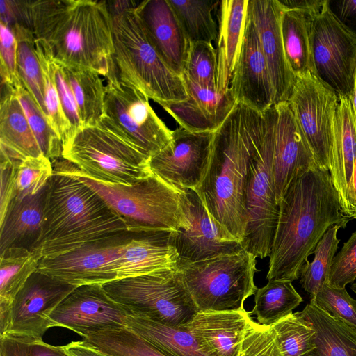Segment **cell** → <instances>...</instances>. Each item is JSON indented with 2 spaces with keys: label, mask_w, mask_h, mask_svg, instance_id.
Instances as JSON below:
<instances>
[{
  "label": "cell",
  "mask_w": 356,
  "mask_h": 356,
  "mask_svg": "<svg viewBox=\"0 0 356 356\" xmlns=\"http://www.w3.org/2000/svg\"><path fill=\"white\" fill-rule=\"evenodd\" d=\"M315 74L337 95L351 99L356 76V35L335 16L327 0L311 25Z\"/></svg>",
  "instance_id": "11"
},
{
  "label": "cell",
  "mask_w": 356,
  "mask_h": 356,
  "mask_svg": "<svg viewBox=\"0 0 356 356\" xmlns=\"http://www.w3.org/2000/svg\"><path fill=\"white\" fill-rule=\"evenodd\" d=\"M213 133L180 127L172 131L170 143L150 157L152 172L178 191H196L207 168Z\"/></svg>",
  "instance_id": "15"
},
{
  "label": "cell",
  "mask_w": 356,
  "mask_h": 356,
  "mask_svg": "<svg viewBox=\"0 0 356 356\" xmlns=\"http://www.w3.org/2000/svg\"><path fill=\"white\" fill-rule=\"evenodd\" d=\"M53 174V163L44 154L20 161L16 168L14 197L37 194L48 184Z\"/></svg>",
  "instance_id": "44"
},
{
  "label": "cell",
  "mask_w": 356,
  "mask_h": 356,
  "mask_svg": "<svg viewBox=\"0 0 356 356\" xmlns=\"http://www.w3.org/2000/svg\"><path fill=\"white\" fill-rule=\"evenodd\" d=\"M65 161L70 172L104 200L123 220L129 232H173L188 225L180 191L154 174L131 185L107 184L83 175Z\"/></svg>",
  "instance_id": "6"
},
{
  "label": "cell",
  "mask_w": 356,
  "mask_h": 356,
  "mask_svg": "<svg viewBox=\"0 0 356 356\" xmlns=\"http://www.w3.org/2000/svg\"><path fill=\"white\" fill-rule=\"evenodd\" d=\"M273 175L277 204L294 179L318 167L289 102L275 105Z\"/></svg>",
  "instance_id": "20"
},
{
  "label": "cell",
  "mask_w": 356,
  "mask_h": 356,
  "mask_svg": "<svg viewBox=\"0 0 356 356\" xmlns=\"http://www.w3.org/2000/svg\"><path fill=\"white\" fill-rule=\"evenodd\" d=\"M54 163L41 234L31 250L40 259L129 232L104 200L70 172L64 159Z\"/></svg>",
  "instance_id": "4"
},
{
  "label": "cell",
  "mask_w": 356,
  "mask_h": 356,
  "mask_svg": "<svg viewBox=\"0 0 356 356\" xmlns=\"http://www.w3.org/2000/svg\"><path fill=\"white\" fill-rule=\"evenodd\" d=\"M188 98L163 108L180 127L193 132H215L237 104L229 88L226 92L202 87L181 76Z\"/></svg>",
  "instance_id": "23"
},
{
  "label": "cell",
  "mask_w": 356,
  "mask_h": 356,
  "mask_svg": "<svg viewBox=\"0 0 356 356\" xmlns=\"http://www.w3.org/2000/svg\"><path fill=\"white\" fill-rule=\"evenodd\" d=\"M229 88L237 103L264 113L273 106V88L257 28L247 8L241 50Z\"/></svg>",
  "instance_id": "19"
},
{
  "label": "cell",
  "mask_w": 356,
  "mask_h": 356,
  "mask_svg": "<svg viewBox=\"0 0 356 356\" xmlns=\"http://www.w3.org/2000/svg\"><path fill=\"white\" fill-rule=\"evenodd\" d=\"M300 312L315 330L316 348L308 356H356V327L312 302Z\"/></svg>",
  "instance_id": "30"
},
{
  "label": "cell",
  "mask_w": 356,
  "mask_h": 356,
  "mask_svg": "<svg viewBox=\"0 0 356 356\" xmlns=\"http://www.w3.org/2000/svg\"><path fill=\"white\" fill-rule=\"evenodd\" d=\"M54 79L60 104L64 114L71 126L72 134L83 127V123L80 118L74 92L67 79L63 66L54 59Z\"/></svg>",
  "instance_id": "50"
},
{
  "label": "cell",
  "mask_w": 356,
  "mask_h": 356,
  "mask_svg": "<svg viewBox=\"0 0 356 356\" xmlns=\"http://www.w3.org/2000/svg\"><path fill=\"white\" fill-rule=\"evenodd\" d=\"M15 90L42 154L51 160L62 158L63 143L46 115L23 83Z\"/></svg>",
  "instance_id": "40"
},
{
  "label": "cell",
  "mask_w": 356,
  "mask_h": 356,
  "mask_svg": "<svg viewBox=\"0 0 356 356\" xmlns=\"http://www.w3.org/2000/svg\"><path fill=\"white\" fill-rule=\"evenodd\" d=\"M248 10L258 31L273 88V105L289 102L296 81L286 58L278 0H248Z\"/></svg>",
  "instance_id": "21"
},
{
  "label": "cell",
  "mask_w": 356,
  "mask_h": 356,
  "mask_svg": "<svg viewBox=\"0 0 356 356\" xmlns=\"http://www.w3.org/2000/svg\"><path fill=\"white\" fill-rule=\"evenodd\" d=\"M266 111L237 103L213 133L210 158L196 190L211 218L242 242L246 228L245 196L250 162L263 140Z\"/></svg>",
  "instance_id": "1"
},
{
  "label": "cell",
  "mask_w": 356,
  "mask_h": 356,
  "mask_svg": "<svg viewBox=\"0 0 356 356\" xmlns=\"http://www.w3.org/2000/svg\"><path fill=\"white\" fill-rule=\"evenodd\" d=\"M350 99H351V103H352L354 118H355V124H356V76H355L353 92V95H352V97Z\"/></svg>",
  "instance_id": "55"
},
{
  "label": "cell",
  "mask_w": 356,
  "mask_h": 356,
  "mask_svg": "<svg viewBox=\"0 0 356 356\" xmlns=\"http://www.w3.org/2000/svg\"><path fill=\"white\" fill-rule=\"evenodd\" d=\"M48 184L37 194L10 202L0 216V253L13 248L32 250L42 231Z\"/></svg>",
  "instance_id": "27"
},
{
  "label": "cell",
  "mask_w": 356,
  "mask_h": 356,
  "mask_svg": "<svg viewBox=\"0 0 356 356\" xmlns=\"http://www.w3.org/2000/svg\"><path fill=\"white\" fill-rule=\"evenodd\" d=\"M278 207L266 278L293 282L327 230L345 228L352 218L342 211L329 170L318 167L294 179Z\"/></svg>",
  "instance_id": "3"
},
{
  "label": "cell",
  "mask_w": 356,
  "mask_h": 356,
  "mask_svg": "<svg viewBox=\"0 0 356 356\" xmlns=\"http://www.w3.org/2000/svg\"><path fill=\"white\" fill-rule=\"evenodd\" d=\"M0 356H70L63 346L41 341L0 336Z\"/></svg>",
  "instance_id": "48"
},
{
  "label": "cell",
  "mask_w": 356,
  "mask_h": 356,
  "mask_svg": "<svg viewBox=\"0 0 356 356\" xmlns=\"http://www.w3.org/2000/svg\"><path fill=\"white\" fill-rule=\"evenodd\" d=\"M139 3L112 15L118 78L162 107L184 101L188 95L183 79L168 67L156 51L142 19Z\"/></svg>",
  "instance_id": "5"
},
{
  "label": "cell",
  "mask_w": 356,
  "mask_h": 356,
  "mask_svg": "<svg viewBox=\"0 0 356 356\" xmlns=\"http://www.w3.org/2000/svg\"><path fill=\"white\" fill-rule=\"evenodd\" d=\"M131 314L113 300L102 284L76 286L52 312V327L70 329L83 338L101 331L127 327Z\"/></svg>",
  "instance_id": "17"
},
{
  "label": "cell",
  "mask_w": 356,
  "mask_h": 356,
  "mask_svg": "<svg viewBox=\"0 0 356 356\" xmlns=\"http://www.w3.org/2000/svg\"><path fill=\"white\" fill-rule=\"evenodd\" d=\"M351 289L353 290V291L356 294V282L355 283H353L352 285H351Z\"/></svg>",
  "instance_id": "57"
},
{
  "label": "cell",
  "mask_w": 356,
  "mask_h": 356,
  "mask_svg": "<svg viewBox=\"0 0 356 356\" xmlns=\"http://www.w3.org/2000/svg\"><path fill=\"white\" fill-rule=\"evenodd\" d=\"M316 13L282 7V42L286 60L296 78L308 72L315 74L310 33L312 22Z\"/></svg>",
  "instance_id": "31"
},
{
  "label": "cell",
  "mask_w": 356,
  "mask_h": 356,
  "mask_svg": "<svg viewBox=\"0 0 356 356\" xmlns=\"http://www.w3.org/2000/svg\"><path fill=\"white\" fill-rule=\"evenodd\" d=\"M106 293L131 315L173 328L188 323L198 309L178 266L102 284Z\"/></svg>",
  "instance_id": "8"
},
{
  "label": "cell",
  "mask_w": 356,
  "mask_h": 356,
  "mask_svg": "<svg viewBox=\"0 0 356 356\" xmlns=\"http://www.w3.org/2000/svg\"><path fill=\"white\" fill-rule=\"evenodd\" d=\"M17 160L1 152V201L0 216L6 211L15 195V184Z\"/></svg>",
  "instance_id": "51"
},
{
  "label": "cell",
  "mask_w": 356,
  "mask_h": 356,
  "mask_svg": "<svg viewBox=\"0 0 356 356\" xmlns=\"http://www.w3.org/2000/svg\"><path fill=\"white\" fill-rule=\"evenodd\" d=\"M26 26L61 65L118 78L107 2L28 1Z\"/></svg>",
  "instance_id": "2"
},
{
  "label": "cell",
  "mask_w": 356,
  "mask_h": 356,
  "mask_svg": "<svg viewBox=\"0 0 356 356\" xmlns=\"http://www.w3.org/2000/svg\"><path fill=\"white\" fill-rule=\"evenodd\" d=\"M241 356H284L273 327L250 319L242 343Z\"/></svg>",
  "instance_id": "46"
},
{
  "label": "cell",
  "mask_w": 356,
  "mask_h": 356,
  "mask_svg": "<svg viewBox=\"0 0 356 356\" xmlns=\"http://www.w3.org/2000/svg\"><path fill=\"white\" fill-rule=\"evenodd\" d=\"M35 42L44 77V102L47 118L63 143L70 136L72 128L63 111L55 83L54 58L40 42L35 40Z\"/></svg>",
  "instance_id": "42"
},
{
  "label": "cell",
  "mask_w": 356,
  "mask_h": 356,
  "mask_svg": "<svg viewBox=\"0 0 356 356\" xmlns=\"http://www.w3.org/2000/svg\"><path fill=\"white\" fill-rule=\"evenodd\" d=\"M248 0H222L217 8V89L226 92L240 56Z\"/></svg>",
  "instance_id": "28"
},
{
  "label": "cell",
  "mask_w": 356,
  "mask_h": 356,
  "mask_svg": "<svg viewBox=\"0 0 356 356\" xmlns=\"http://www.w3.org/2000/svg\"><path fill=\"white\" fill-rule=\"evenodd\" d=\"M329 7L339 20L356 35V0H329Z\"/></svg>",
  "instance_id": "52"
},
{
  "label": "cell",
  "mask_w": 356,
  "mask_h": 356,
  "mask_svg": "<svg viewBox=\"0 0 356 356\" xmlns=\"http://www.w3.org/2000/svg\"><path fill=\"white\" fill-rule=\"evenodd\" d=\"M182 76L202 87L218 90L217 53L212 43L190 42Z\"/></svg>",
  "instance_id": "43"
},
{
  "label": "cell",
  "mask_w": 356,
  "mask_h": 356,
  "mask_svg": "<svg viewBox=\"0 0 356 356\" xmlns=\"http://www.w3.org/2000/svg\"><path fill=\"white\" fill-rule=\"evenodd\" d=\"M356 279V231L345 242L334 257L328 283L338 288H346Z\"/></svg>",
  "instance_id": "49"
},
{
  "label": "cell",
  "mask_w": 356,
  "mask_h": 356,
  "mask_svg": "<svg viewBox=\"0 0 356 356\" xmlns=\"http://www.w3.org/2000/svg\"><path fill=\"white\" fill-rule=\"evenodd\" d=\"M273 327L284 356H308L315 349V330L300 312L291 313Z\"/></svg>",
  "instance_id": "41"
},
{
  "label": "cell",
  "mask_w": 356,
  "mask_h": 356,
  "mask_svg": "<svg viewBox=\"0 0 356 356\" xmlns=\"http://www.w3.org/2000/svg\"><path fill=\"white\" fill-rule=\"evenodd\" d=\"M64 347L70 356H109L83 340L72 341Z\"/></svg>",
  "instance_id": "53"
},
{
  "label": "cell",
  "mask_w": 356,
  "mask_h": 356,
  "mask_svg": "<svg viewBox=\"0 0 356 356\" xmlns=\"http://www.w3.org/2000/svg\"><path fill=\"white\" fill-rule=\"evenodd\" d=\"M138 7L160 56L172 72L182 76L190 42L168 0H145Z\"/></svg>",
  "instance_id": "26"
},
{
  "label": "cell",
  "mask_w": 356,
  "mask_h": 356,
  "mask_svg": "<svg viewBox=\"0 0 356 356\" xmlns=\"http://www.w3.org/2000/svg\"><path fill=\"white\" fill-rule=\"evenodd\" d=\"M180 193L188 225L171 232L179 262L200 261L243 249L239 241L211 218L196 191Z\"/></svg>",
  "instance_id": "16"
},
{
  "label": "cell",
  "mask_w": 356,
  "mask_h": 356,
  "mask_svg": "<svg viewBox=\"0 0 356 356\" xmlns=\"http://www.w3.org/2000/svg\"><path fill=\"white\" fill-rule=\"evenodd\" d=\"M282 7L307 11L312 13L319 12L327 0H278Z\"/></svg>",
  "instance_id": "54"
},
{
  "label": "cell",
  "mask_w": 356,
  "mask_h": 356,
  "mask_svg": "<svg viewBox=\"0 0 356 356\" xmlns=\"http://www.w3.org/2000/svg\"><path fill=\"white\" fill-rule=\"evenodd\" d=\"M266 128L248 172L245 207L246 228L242 248L257 258L269 257L277 225L279 207L273 175V156L277 119L275 105L266 111Z\"/></svg>",
  "instance_id": "10"
},
{
  "label": "cell",
  "mask_w": 356,
  "mask_h": 356,
  "mask_svg": "<svg viewBox=\"0 0 356 356\" xmlns=\"http://www.w3.org/2000/svg\"><path fill=\"white\" fill-rule=\"evenodd\" d=\"M310 302L331 316L356 327V300L348 294L346 288L326 283L311 298Z\"/></svg>",
  "instance_id": "45"
},
{
  "label": "cell",
  "mask_w": 356,
  "mask_h": 356,
  "mask_svg": "<svg viewBox=\"0 0 356 356\" xmlns=\"http://www.w3.org/2000/svg\"><path fill=\"white\" fill-rule=\"evenodd\" d=\"M62 158L83 175L107 184L131 185L153 174L150 158L104 118L97 125L72 132L63 143Z\"/></svg>",
  "instance_id": "7"
},
{
  "label": "cell",
  "mask_w": 356,
  "mask_h": 356,
  "mask_svg": "<svg viewBox=\"0 0 356 356\" xmlns=\"http://www.w3.org/2000/svg\"><path fill=\"white\" fill-rule=\"evenodd\" d=\"M251 318L244 308L235 311L198 312L180 328L193 335L208 356H241Z\"/></svg>",
  "instance_id": "24"
},
{
  "label": "cell",
  "mask_w": 356,
  "mask_h": 356,
  "mask_svg": "<svg viewBox=\"0 0 356 356\" xmlns=\"http://www.w3.org/2000/svg\"><path fill=\"white\" fill-rule=\"evenodd\" d=\"M289 102L317 166L329 170L337 95L315 74L308 72L296 78Z\"/></svg>",
  "instance_id": "13"
},
{
  "label": "cell",
  "mask_w": 356,
  "mask_h": 356,
  "mask_svg": "<svg viewBox=\"0 0 356 356\" xmlns=\"http://www.w3.org/2000/svg\"><path fill=\"white\" fill-rule=\"evenodd\" d=\"M63 66L83 126L97 125L104 116L106 90L100 75L90 70Z\"/></svg>",
  "instance_id": "34"
},
{
  "label": "cell",
  "mask_w": 356,
  "mask_h": 356,
  "mask_svg": "<svg viewBox=\"0 0 356 356\" xmlns=\"http://www.w3.org/2000/svg\"><path fill=\"white\" fill-rule=\"evenodd\" d=\"M356 159V124L351 99L339 98L329 160V172L344 215L356 219L353 171Z\"/></svg>",
  "instance_id": "22"
},
{
  "label": "cell",
  "mask_w": 356,
  "mask_h": 356,
  "mask_svg": "<svg viewBox=\"0 0 356 356\" xmlns=\"http://www.w3.org/2000/svg\"><path fill=\"white\" fill-rule=\"evenodd\" d=\"M76 287L36 270L12 302L0 336L42 340L47 330L52 327L51 314Z\"/></svg>",
  "instance_id": "14"
},
{
  "label": "cell",
  "mask_w": 356,
  "mask_h": 356,
  "mask_svg": "<svg viewBox=\"0 0 356 356\" xmlns=\"http://www.w3.org/2000/svg\"><path fill=\"white\" fill-rule=\"evenodd\" d=\"M0 73L1 83L15 89L22 83L17 68V40L11 27L0 22Z\"/></svg>",
  "instance_id": "47"
},
{
  "label": "cell",
  "mask_w": 356,
  "mask_h": 356,
  "mask_svg": "<svg viewBox=\"0 0 356 356\" xmlns=\"http://www.w3.org/2000/svg\"><path fill=\"white\" fill-rule=\"evenodd\" d=\"M190 42H216L218 22L213 11L220 1L168 0Z\"/></svg>",
  "instance_id": "36"
},
{
  "label": "cell",
  "mask_w": 356,
  "mask_h": 356,
  "mask_svg": "<svg viewBox=\"0 0 356 356\" xmlns=\"http://www.w3.org/2000/svg\"><path fill=\"white\" fill-rule=\"evenodd\" d=\"M257 257L242 249L191 263L179 262L185 284L198 312L235 311L254 295Z\"/></svg>",
  "instance_id": "9"
},
{
  "label": "cell",
  "mask_w": 356,
  "mask_h": 356,
  "mask_svg": "<svg viewBox=\"0 0 356 356\" xmlns=\"http://www.w3.org/2000/svg\"><path fill=\"white\" fill-rule=\"evenodd\" d=\"M0 147L1 152L17 160L42 154L15 88L3 83L0 102Z\"/></svg>",
  "instance_id": "29"
},
{
  "label": "cell",
  "mask_w": 356,
  "mask_h": 356,
  "mask_svg": "<svg viewBox=\"0 0 356 356\" xmlns=\"http://www.w3.org/2000/svg\"><path fill=\"white\" fill-rule=\"evenodd\" d=\"M83 340L109 356H166L129 327L101 331Z\"/></svg>",
  "instance_id": "38"
},
{
  "label": "cell",
  "mask_w": 356,
  "mask_h": 356,
  "mask_svg": "<svg viewBox=\"0 0 356 356\" xmlns=\"http://www.w3.org/2000/svg\"><path fill=\"white\" fill-rule=\"evenodd\" d=\"M104 118L127 140L149 158L171 140L170 130L142 92L119 78L107 81Z\"/></svg>",
  "instance_id": "12"
},
{
  "label": "cell",
  "mask_w": 356,
  "mask_h": 356,
  "mask_svg": "<svg viewBox=\"0 0 356 356\" xmlns=\"http://www.w3.org/2000/svg\"><path fill=\"white\" fill-rule=\"evenodd\" d=\"M17 40V68L23 84L47 117L44 102V83L33 32L15 24L13 26Z\"/></svg>",
  "instance_id": "37"
},
{
  "label": "cell",
  "mask_w": 356,
  "mask_h": 356,
  "mask_svg": "<svg viewBox=\"0 0 356 356\" xmlns=\"http://www.w3.org/2000/svg\"><path fill=\"white\" fill-rule=\"evenodd\" d=\"M339 228V225H334L327 230L313 251V261L306 260L301 268L300 282L311 298L328 283L330 268L339 243L337 238Z\"/></svg>",
  "instance_id": "39"
},
{
  "label": "cell",
  "mask_w": 356,
  "mask_h": 356,
  "mask_svg": "<svg viewBox=\"0 0 356 356\" xmlns=\"http://www.w3.org/2000/svg\"><path fill=\"white\" fill-rule=\"evenodd\" d=\"M40 260L32 251L23 248H8L0 253V332L6 327L12 302L38 270Z\"/></svg>",
  "instance_id": "32"
},
{
  "label": "cell",
  "mask_w": 356,
  "mask_h": 356,
  "mask_svg": "<svg viewBox=\"0 0 356 356\" xmlns=\"http://www.w3.org/2000/svg\"><path fill=\"white\" fill-rule=\"evenodd\" d=\"M302 298L292 282L288 280L268 281L254 294V306L250 315H255L257 323L270 326L293 313Z\"/></svg>",
  "instance_id": "35"
},
{
  "label": "cell",
  "mask_w": 356,
  "mask_h": 356,
  "mask_svg": "<svg viewBox=\"0 0 356 356\" xmlns=\"http://www.w3.org/2000/svg\"><path fill=\"white\" fill-rule=\"evenodd\" d=\"M136 234L127 232L84 244L55 257L42 258L39 261L38 270L76 286L104 284L115 280L111 263Z\"/></svg>",
  "instance_id": "18"
},
{
  "label": "cell",
  "mask_w": 356,
  "mask_h": 356,
  "mask_svg": "<svg viewBox=\"0 0 356 356\" xmlns=\"http://www.w3.org/2000/svg\"><path fill=\"white\" fill-rule=\"evenodd\" d=\"M127 327L148 341L166 356H208L189 332L148 318L130 315Z\"/></svg>",
  "instance_id": "33"
},
{
  "label": "cell",
  "mask_w": 356,
  "mask_h": 356,
  "mask_svg": "<svg viewBox=\"0 0 356 356\" xmlns=\"http://www.w3.org/2000/svg\"><path fill=\"white\" fill-rule=\"evenodd\" d=\"M353 187L354 196H355V203H356V159L355 160L353 171Z\"/></svg>",
  "instance_id": "56"
},
{
  "label": "cell",
  "mask_w": 356,
  "mask_h": 356,
  "mask_svg": "<svg viewBox=\"0 0 356 356\" xmlns=\"http://www.w3.org/2000/svg\"><path fill=\"white\" fill-rule=\"evenodd\" d=\"M179 264L171 232L136 233L123 245L110 268L118 280L177 268Z\"/></svg>",
  "instance_id": "25"
}]
</instances>
